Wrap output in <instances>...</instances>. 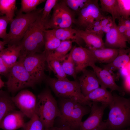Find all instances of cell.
<instances>
[{"instance_id":"obj_44","label":"cell","mask_w":130,"mask_h":130,"mask_svg":"<svg viewBox=\"0 0 130 130\" xmlns=\"http://www.w3.org/2000/svg\"><path fill=\"white\" fill-rule=\"evenodd\" d=\"M123 35L127 40L128 42L130 43V29H127Z\"/></svg>"},{"instance_id":"obj_22","label":"cell","mask_w":130,"mask_h":130,"mask_svg":"<svg viewBox=\"0 0 130 130\" xmlns=\"http://www.w3.org/2000/svg\"><path fill=\"white\" fill-rule=\"evenodd\" d=\"M88 49L92 52L97 62L106 64L112 62L117 56L119 50V49L106 48Z\"/></svg>"},{"instance_id":"obj_32","label":"cell","mask_w":130,"mask_h":130,"mask_svg":"<svg viewBox=\"0 0 130 130\" xmlns=\"http://www.w3.org/2000/svg\"><path fill=\"white\" fill-rule=\"evenodd\" d=\"M23 129L24 130H43L44 129L43 124L35 113L26 123Z\"/></svg>"},{"instance_id":"obj_38","label":"cell","mask_w":130,"mask_h":130,"mask_svg":"<svg viewBox=\"0 0 130 130\" xmlns=\"http://www.w3.org/2000/svg\"><path fill=\"white\" fill-rule=\"evenodd\" d=\"M10 68L6 65L0 57V74L7 77Z\"/></svg>"},{"instance_id":"obj_47","label":"cell","mask_w":130,"mask_h":130,"mask_svg":"<svg viewBox=\"0 0 130 130\" xmlns=\"http://www.w3.org/2000/svg\"><path fill=\"white\" fill-rule=\"evenodd\" d=\"M5 45L4 42L0 40V52L5 48L4 46Z\"/></svg>"},{"instance_id":"obj_37","label":"cell","mask_w":130,"mask_h":130,"mask_svg":"<svg viewBox=\"0 0 130 130\" xmlns=\"http://www.w3.org/2000/svg\"><path fill=\"white\" fill-rule=\"evenodd\" d=\"M123 86H122L126 93L130 94V74L123 77Z\"/></svg>"},{"instance_id":"obj_33","label":"cell","mask_w":130,"mask_h":130,"mask_svg":"<svg viewBox=\"0 0 130 130\" xmlns=\"http://www.w3.org/2000/svg\"><path fill=\"white\" fill-rule=\"evenodd\" d=\"M58 0H47L41 15V20L45 24V26L50 18V15L52 9Z\"/></svg>"},{"instance_id":"obj_36","label":"cell","mask_w":130,"mask_h":130,"mask_svg":"<svg viewBox=\"0 0 130 130\" xmlns=\"http://www.w3.org/2000/svg\"><path fill=\"white\" fill-rule=\"evenodd\" d=\"M10 21L6 16H0V38H2L3 40L5 39L7 34V27Z\"/></svg>"},{"instance_id":"obj_50","label":"cell","mask_w":130,"mask_h":130,"mask_svg":"<svg viewBox=\"0 0 130 130\" xmlns=\"http://www.w3.org/2000/svg\"></svg>"},{"instance_id":"obj_17","label":"cell","mask_w":130,"mask_h":130,"mask_svg":"<svg viewBox=\"0 0 130 130\" xmlns=\"http://www.w3.org/2000/svg\"><path fill=\"white\" fill-rule=\"evenodd\" d=\"M113 21L112 28L106 34L105 41L104 42L105 47L115 49L127 48L126 42L128 41L123 35L118 31L115 20Z\"/></svg>"},{"instance_id":"obj_23","label":"cell","mask_w":130,"mask_h":130,"mask_svg":"<svg viewBox=\"0 0 130 130\" xmlns=\"http://www.w3.org/2000/svg\"><path fill=\"white\" fill-rule=\"evenodd\" d=\"M55 36L61 41L71 40L81 46L83 40L77 34L76 29L72 27L51 29Z\"/></svg>"},{"instance_id":"obj_29","label":"cell","mask_w":130,"mask_h":130,"mask_svg":"<svg viewBox=\"0 0 130 130\" xmlns=\"http://www.w3.org/2000/svg\"><path fill=\"white\" fill-rule=\"evenodd\" d=\"M45 50L51 51L60 45L61 41L55 35L51 30H46L44 35Z\"/></svg>"},{"instance_id":"obj_15","label":"cell","mask_w":130,"mask_h":130,"mask_svg":"<svg viewBox=\"0 0 130 130\" xmlns=\"http://www.w3.org/2000/svg\"><path fill=\"white\" fill-rule=\"evenodd\" d=\"M25 116L20 110H14L3 118L0 124V129L4 130H16L23 128L26 123Z\"/></svg>"},{"instance_id":"obj_35","label":"cell","mask_w":130,"mask_h":130,"mask_svg":"<svg viewBox=\"0 0 130 130\" xmlns=\"http://www.w3.org/2000/svg\"><path fill=\"white\" fill-rule=\"evenodd\" d=\"M121 17L127 19L130 18V0H117Z\"/></svg>"},{"instance_id":"obj_16","label":"cell","mask_w":130,"mask_h":130,"mask_svg":"<svg viewBox=\"0 0 130 130\" xmlns=\"http://www.w3.org/2000/svg\"><path fill=\"white\" fill-rule=\"evenodd\" d=\"M82 74L79 78L81 92L85 97L89 93L99 87L100 83L95 72L86 69L82 72Z\"/></svg>"},{"instance_id":"obj_39","label":"cell","mask_w":130,"mask_h":130,"mask_svg":"<svg viewBox=\"0 0 130 130\" xmlns=\"http://www.w3.org/2000/svg\"><path fill=\"white\" fill-rule=\"evenodd\" d=\"M102 26H100L93 27L91 29L85 31L103 37L104 33L101 31Z\"/></svg>"},{"instance_id":"obj_12","label":"cell","mask_w":130,"mask_h":130,"mask_svg":"<svg viewBox=\"0 0 130 130\" xmlns=\"http://www.w3.org/2000/svg\"><path fill=\"white\" fill-rule=\"evenodd\" d=\"M12 99L16 107L27 117L31 118L35 113L37 97L30 91L22 90Z\"/></svg>"},{"instance_id":"obj_5","label":"cell","mask_w":130,"mask_h":130,"mask_svg":"<svg viewBox=\"0 0 130 130\" xmlns=\"http://www.w3.org/2000/svg\"><path fill=\"white\" fill-rule=\"evenodd\" d=\"M45 81L55 94L62 98L70 99L91 107L92 102H87L82 94L78 81L68 79L59 80L46 76Z\"/></svg>"},{"instance_id":"obj_42","label":"cell","mask_w":130,"mask_h":130,"mask_svg":"<svg viewBox=\"0 0 130 130\" xmlns=\"http://www.w3.org/2000/svg\"><path fill=\"white\" fill-rule=\"evenodd\" d=\"M113 20L111 16H105L100 21V25L102 27L105 26Z\"/></svg>"},{"instance_id":"obj_8","label":"cell","mask_w":130,"mask_h":130,"mask_svg":"<svg viewBox=\"0 0 130 130\" xmlns=\"http://www.w3.org/2000/svg\"><path fill=\"white\" fill-rule=\"evenodd\" d=\"M53 9L52 15L46 25V30L72 27L75 24L76 14L64 0H58Z\"/></svg>"},{"instance_id":"obj_14","label":"cell","mask_w":130,"mask_h":130,"mask_svg":"<svg viewBox=\"0 0 130 130\" xmlns=\"http://www.w3.org/2000/svg\"><path fill=\"white\" fill-rule=\"evenodd\" d=\"M91 67L99 81L101 87L109 89L111 92L114 91H117L121 96L124 95L125 92L122 86H118L116 83L115 78L111 72L95 64L92 65Z\"/></svg>"},{"instance_id":"obj_27","label":"cell","mask_w":130,"mask_h":130,"mask_svg":"<svg viewBox=\"0 0 130 130\" xmlns=\"http://www.w3.org/2000/svg\"><path fill=\"white\" fill-rule=\"evenodd\" d=\"M16 2L15 0H0V16L4 15L10 22L15 15Z\"/></svg>"},{"instance_id":"obj_34","label":"cell","mask_w":130,"mask_h":130,"mask_svg":"<svg viewBox=\"0 0 130 130\" xmlns=\"http://www.w3.org/2000/svg\"><path fill=\"white\" fill-rule=\"evenodd\" d=\"M67 6L75 14L80 11L87 4L89 0H64Z\"/></svg>"},{"instance_id":"obj_18","label":"cell","mask_w":130,"mask_h":130,"mask_svg":"<svg viewBox=\"0 0 130 130\" xmlns=\"http://www.w3.org/2000/svg\"><path fill=\"white\" fill-rule=\"evenodd\" d=\"M21 50V47L19 43L18 44L8 45L7 47L0 52V57L9 68L17 61Z\"/></svg>"},{"instance_id":"obj_6","label":"cell","mask_w":130,"mask_h":130,"mask_svg":"<svg viewBox=\"0 0 130 130\" xmlns=\"http://www.w3.org/2000/svg\"><path fill=\"white\" fill-rule=\"evenodd\" d=\"M43 8L27 13H17L10 22L9 32L3 40L5 45L18 44L32 24L41 14Z\"/></svg>"},{"instance_id":"obj_20","label":"cell","mask_w":130,"mask_h":130,"mask_svg":"<svg viewBox=\"0 0 130 130\" xmlns=\"http://www.w3.org/2000/svg\"><path fill=\"white\" fill-rule=\"evenodd\" d=\"M87 102H95L107 104L109 106L112 101L113 96L110 91L106 89L100 87L89 93L85 97Z\"/></svg>"},{"instance_id":"obj_48","label":"cell","mask_w":130,"mask_h":130,"mask_svg":"<svg viewBox=\"0 0 130 130\" xmlns=\"http://www.w3.org/2000/svg\"><path fill=\"white\" fill-rule=\"evenodd\" d=\"M5 83L2 80L0 76V87L2 88L4 86Z\"/></svg>"},{"instance_id":"obj_3","label":"cell","mask_w":130,"mask_h":130,"mask_svg":"<svg viewBox=\"0 0 130 130\" xmlns=\"http://www.w3.org/2000/svg\"><path fill=\"white\" fill-rule=\"evenodd\" d=\"M35 113L43 125L45 130L53 126L54 120L61 114L57 101L49 89L46 88L37 96Z\"/></svg>"},{"instance_id":"obj_30","label":"cell","mask_w":130,"mask_h":130,"mask_svg":"<svg viewBox=\"0 0 130 130\" xmlns=\"http://www.w3.org/2000/svg\"><path fill=\"white\" fill-rule=\"evenodd\" d=\"M61 65L66 74L72 76L75 79L77 78L75 64L70 52L62 61Z\"/></svg>"},{"instance_id":"obj_40","label":"cell","mask_w":130,"mask_h":130,"mask_svg":"<svg viewBox=\"0 0 130 130\" xmlns=\"http://www.w3.org/2000/svg\"><path fill=\"white\" fill-rule=\"evenodd\" d=\"M118 20V24L117 25L118 30L120 33L123 34L127 29V28L122 17H120Z\"/></svg>"},{"instance_id":"obj_31","label":"cell","mask_w":130,"mask_h":130,"mask_svg":"<svg viewBox=\"0 0 130 130\" xmlns=\"http://www.w3.org/2000/svg\"><path fill=\"white\" fill-rule=\"evenodd\" d=\"M45 1V0H21V7L17 13H31L36 10L38 5Z\"/></svg>"},{"instance_id":"obj_7","label":"cell","mask_w":130,"mask_h":130,"mask_svg":"<svg viewBox=\"0 0 130 130\" xmlns=\"http://www.w3.org/2000/svg\"><path fill=\"white\" fill-rule=\"evenodd\" d=\"M6 82L9 92L14 93L27 87H34L36 85L24 67L22 62L18 60L11 67L6 77Z\"/></svg>"},{"instance_id":"obj_41","label":"cell","mask_w":130,"mask_h":130,"mask_svg":"<svg viewBox=\"0 0 130 130\" xmlns=\"http://www.w3.org/2000/svg\"><path fill=\"white\" fill-rule=\"evenodd\" d=\"M119 70H120V72L123 77L130 74V62Z\"/></svg>"},{"instance_id":"obj_19","label":"cell","mask_w":130,"mask_h":130,"mask_svg":"<svg viewBox=\"0 0 130 130\" xmlns=\"http://www.w3.org/2000/svg\"><path fill=\"white\" fill-rule=\"evenodd\" d=\"M130 48H120L117 56L111 62L103 65V68L110 72L119 70L130 62Z\"/></svg>"},{"instance_id":"obj_1","label":"cell","mask_w":130,"mask_h":130,"mask_svg":"<svg viewBox=\"0 0 130 130\" xmlns=\"http://www.w3.org/2000/svg\"><path fill=\"white\" fill-rule=\"evenodd\" d=\"M108 117L105 122L107 130H119L130 125V99L112 94Z\"/></svg>"},{"instance_id":"obj_26","label":"cell","mask_w":130,"mask_h":130,"mask_svg":"<svg viewBox=\"0 0 130 130\" xmlns=\"http://www.w3.org/2000/svg\"><path fill=\"white\" fill-rule=\"evenodd\" d=\"M100 8L102 12H107L111 15L113 20L121 17L117 0H100Z\"/></svg>"},{"instance_id":"obj_43","label":"cell","mask_w":130,"mask_h":130,"mask_svg":"<svg viewBox=\"0 0 130 130\" xmlns=\"http://www.w3.org/2000/svg\"><path fill=\"white\" fill-rule=\"evenodd\" d=\"M113 21L110 22L105 26L102 27L101 31L103 33H106L109 32L112 28L113 24Z\"/></svg>"},{"instance_id":"obj_25","label":"cell","mask_w":130,"mask_h":130,"mask_svg":"<svg viewBox=\"0 0 130 130\" xmlns=\"http://www.w3.org/2000/svg\"><path fill=\"white\" fill-rule=\"evenodd\" d=\"M73 42L71 40L61 41L60 45L54 50L51 51L45 50L46 55L61 62L66 56L68 53L72 49Z\"/></svg>"},{"instance_id":"obj_24","label":"cell","mask_w":130,"mask_h":130,"mask_svg":"<svg viewBox=\"0 0 130 130\" xmlns=\"http://www.w3.org/2000/svg\"><path fill=\"white\" fill-rule=\"evenodd\" d=\"M16 107L9 92L0 90V124L4 117Z\"/></svg>"},{"instance_id":"obj_4","label":"cell","mask_w":130,"mask_h":130,"mask_svg":"<svg viewBox=\"0 0 130 130\" xmlns=\"http://www.w3.org/2000/svg\"><path fill=\"white\" fill-rule=\"evenodd\" d=\"M61 100L59 108L62 126L71 130L79 129L83 117L90 112L91 107L70 99L61 98Z\"/></svg>"},{"instance_id":"obj_49","label":"cell","mask_w":130,"mask_h":130,"mask_svg":"<svg viewBox=\"0 0 130 130\" xmlns=\"http://www.w3.org/2000/svg\"><path fill=\"white\" fill-rule=\"evenodd\" d=\"M130 130V128L129 127L124 129L120 130Z\"/></svg>"},{"instance_id":"obj_28","label":"cell","mask_w":130,"mask_h":130,"mask_svg":"<svg viewBox=\"0 0 130 130\" xmlns=\"http://www.w3.org/2000/svg\"><path fill=\"white\" fill-rule=\"evenodd\" d=\"M46 63L49 69L55 74L57 78L59 80L67 79L66 75L62 68L60 61L58 60L52 58L46 55Z\"/></svg>"},{"instance_id":"obj_9","label":"cell","mask_w":130,"mask_h":130,"mask_svg":"<svg viewBox=\"0 0 130 130\" xmlns=\"http://www.w3.org/2000/svg\"><path fill=\"white\" fill-rule=\"evenodd\" d=\"M46 56L45 50L26 56L21 61L36 84L45 80Z\"/></svg>"},{"instance_id":"obj_21","label":"cell","mask_w":130,"mask_h":130,"mask_svg":"<svg viewBox=\"0 0 130 130\" xmlns=\"http://www.w3.org/2000/svg\"><path fill=\"white\" fill-rule=\"evenodd\" d=\"M76 29L78 36L84 42L88 48L99 49L105 48L102 36L85 30Z\"/></svg>"},{"instance_id":"obj_10","label":"cell","mask_w":130,"mask_h":130,"mask_svg":"<svg viewBox=\"0 0 130 130\" xmlns=\"http://www.w3.org/2000/svg\"><path fill=\"white\" fill-rule=\"evenodd\" d=\"M98 0H89L86 5L77 14L75 24L83 30L88 29L95 22L101 20L105 16L102 13Z\"/></svg>"},{"instance_id":"obj_46","label":"cell","mask_w":130,"mask_h":130,"mask_svg":"<svg viewBox=\"0 0 130 130\" xmlns=\"http://www.w3.org/2000/svg\"><path fill=\"white\" fill-rule=\"evenodd\" d=\"M124 22L126 27L127 29H130V18L125 19L122 18Z\"/></svg>"},{"instance_id":"obj_45","label":"cell","mask_w":130,"mask_h":130,"mask_svg":"<svg viewBox=\"0 0 130 130\" xmlns=\"http://www.w3.org/2000/svg\"><path fill=\"white\" fill-rule=\"evenodd\" d=\"M49 130H71L69 128L66 126H62L61 127H53Z\"/></svg>"},{"instance_id":"obj_13","label":"cell","mask_w":130,"mask_h":130,"mask_svg":"<svg viewBox=\"0 0 130 130\" xmlns=\"http://www.w3.org/2000/svg\"><path fill=\"white\" fill-rule=\"evenodd\" d=\"M70 52L75 64L77 74L87 67H91L97 63L92 52L88 48L75 46L72 48Z\"/></svg>"},{"instance_id":"obj_2","label":"cell","mask_w":130,"mask_h":130,"mask_svg":"<svg viewBox=\"0 0 130 130\" xmlns=\"http://www.w3.org/2000/svg\"><path fill=\"white\" fill-rule=\"evenodd\" d=\"M41 14L30 26L19 43L21 50L18 59H22L28 55L41 53L44 51V35L46 29L45 24L41 20Z\"/></svg>"},{"instance_id":"obj_11","label":"cell","mask_w":130,"mask_h":130,"mask_svg":"<svg viewBox=\"0 0 130 130\" xmlns=\"http://www.w3.org/2000/svg\"><path fill=\"white\" fill-rule=\"evenodd\" d=\"M92 102L90 114L88 118L81 122L79 130H105L107 127L103 121L105 109L108 105Z\"/></svg>"}]
</instances>
